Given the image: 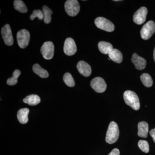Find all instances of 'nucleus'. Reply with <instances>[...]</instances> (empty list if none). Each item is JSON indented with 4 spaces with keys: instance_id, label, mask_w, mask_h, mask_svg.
Listing matches in <instances>:
<instances>
[{
    "instance_id": "f257e3e1",
    "label": "nucleus",
    "mask_w": 155,
    "mask_h": 155,
    "mask_svg": "<svg viewBox=\"0 0 155 155\" xmlns=\"http://www.w3.org/2000/svg\"><path fill=\"white\" fill-rule=\"evenodd\" d=\"M125 104L130 106L133 110H138L140 108V103L138 96L134 92L126 91L123 94Z\"/></svg>"
},
{
    "instance_id": "f03ea898",
    "label": "nucleus",
    "mask_w": 155,
    "mask_h": 155,
    "mask_svg": "<svg viewBox=\"0 0 155 155\" xmlns=\"http://www.w3.org/2000/svg\"><path fill=\"white\" fill-rule=\"evenodd\" d=\"M119 135V130L118 125L116 122H111L108 127L106 137V142L113 144L118 140Z\"/></svg>"
},
{
    "instance_id": "7ed1b4c3",
    "label": "nucleus",
    "mask_w": 155,
    "mask_h": 155,
    "mask_svg": "<svg viewBox=\"0 0 155 155\" xmlns=\"http://www.w3.org/2000/svg\"><path fill=\"white\" fill-rule=\"evenodd\" d=\"M80 6L76 0H68L65 3V9L67 14L71 17H75L80 11Z\"/></svg>"
},
{
    "instance_id": "20e7f679",
    "label": "nucleus",
    "mask_w": 155,
    "mask_h": 155,
    "mask_svg": "<svg viewBox=\"0 0 155 155\" xmlns=\"http://www.w3.org/2000/svg\"><path fill=\"white\" fill-rule=\"evenodd\" d=\"M94 22L97 28L108 32H112L115 29L113 22L104 17H97L95 20Z\"/></svg>"
},
{
    "instance_id": "39448f33",
    "label": "nucleus",
    "mask_w": 155,
    "mask_h": 155,
    "mask_svg": "<svg viewBox=\"0 0 155 155\" xmlns=\"http://www.w3.org/2000/svg\"><path fill=\"white\" fill-rule=\"evenodd\" d=\"M17 38L19 47L21 48H25L28 46L30 41V33L26 29H22L17 33Z\"/></svg>"
},
{
    "instance_id": "423d86ee",
    "label": "nucleus",
    "mask_w": 155,
    "mask_h": 155,
    "mask_svg": "<svg viewBox=\"0 0 155 155\" xmlns=\"http://www.w3.org/2000/svg\"><path fill=\"white\" fill-rule=\"evenodd\" d=\"M155 31L154 22L150 20L143 25L140 30V35L142 38L145 40L149 39L152 36Z\"/></svg>"
},
{
    "instance_id": "0eeeda50",
    "label": "nucleus",
    "mask_w": 155,
    "mask_h": 155,
    "mask_svg": "<svg viewBox=\"0 0 155 155\" xmlns=\"http://www.w3.org/2000/svg\"><path fill=\"white\" fill-rule=\"evenodd\" d=\"M54 51V46L51 41H47L45 42L41 48L43 57L46 60H51L53 58Z\"/></svg>"
},
{
    "instance_id": "6e6552de",
    "label": "nucleus",
    "mask_w": 155,
    "mask_h": 155,
    "mask_svg": "<svg viewBox=\"0 0 155 155\" xmlns=\"http://www.w3.org/2000/svg\"><path fill=\"white\" fill-rule=\"evenodd\" d=\"M91 86L97 93H103L107 89V84L104 80L102 78L96 77L91 82Z\"/></svg>"
},
{
    "instance_id": "1a4fd4ad",
    "label": "nucleus",
    "mask_w": 155,
    "mask_h": 155,
    "mask_svg": "<svg viewBox=\"0 0 155 155\" xmlns=\"http://www.w3.org/2000/svg\"><path fill=\"white\" fill-rule=\"evenodd\" d=\"M1 32L5 44L9 46H12L14 44V38L10 25L9 24L5 25L2 28Z\"/></svg>"
},
{
    "instance_id": "9d476101",
    "label": "nucleus",
    "mask_w": 155,
    "mask_h": 155,
    "mask_svg": "<svg viewBox=\"0 0 155 155\" xmlns=\"http://www.w3.org/2000/svg\"><path fill=\"white\" fill-rule=\"evenodd\" d=\"M147 9L144 7H141L134 13L133 16V21L137 25H141L146 20Z\"/></svg>"
},
{
    "instance_id": "9b49d317",
    "label": "nucleus",
    "mask_w": 155,
    "mask_h": 155,
    "mask_svg": "<svg viewBox=\"0 0 155 155\" xmlns=\"http://www.w3.org/2000/svg\"><path fill=\"white\" fill-rule=\"evenodd\" d=\"M64 52L68 56L75 54L77 51V47L74 40L71 38L66 39L64 43Z\"/></svg>"
},
{
    "instance_id": "f8f14e48",
    "label": "nucleus",
    "mask_w": 155,
    "mask_h": 155,
    "mask_svg": "<svg viewBox=\"0 0 155 155\" xmlns=\"http://www.w3.org/2000/svg\"><path fill=\"white\" fill-rule=\"evenodd\" d=\"M77 68L79 73L84 77H88L91 74V67L87 63L84 61H79L78 63Z\"/></svg>"
},
{
    "instance_id": "ddd939ff",
    "label": "nucleus",
    "mask_w": 155,
    "mask_h": 155,
    "mask_svg": "<svg viewBox=\"0 0 155 155\" xmlns=\"http://www.w3.org/2000/svg\"><path fill=\"white\" fill-rule=\"evenodd\" d=\"M131 61L135 66L136 69L138 70H143L146 66L147 61L145 59L140 57L136 53H134L132 55Z\"/></svg>"
},
{
    "instance_id": "4468645a",
    "label": "nucleus",
    "mask_w": 155,
    "mask_h": 155,
    "mask_svg": "<svg viewBox=\"0 0 155 155\" xmlns=\"http://www.w3.org/2000/svg\"><path fill=\"white\" fill-rule=\"evenodd\" d=\"M29 113V110L28 108H22L18 111L17 114V118L20 123L25 124L28 122Z\"/></svg>"
},
{
    "instance_id": "2eb2a0df",
    "label": "nucleus",
    "mask_w": 155,
    "mask_h": 155,
    "mask_svg": "<svg viewBox=\"0 0 155 155\" xmlns=\"http://www.w3.org/2000/svg\"><path fill=\"white\" fill-rule=\"evenodd\" d=\"M138 134L140 137L147 138V137L149 131V125L147 122H139L138 124Z\"/></svg>"
},
{
    "instance_id": "dca6fc26",
    "label": "nucleus",
    "mask_w": 155,
    "mask_h": 155,
    "mask_svg": "<svg viewBox=\"0 0 155 155\" xmlns=\"http://www.w3.org/2000/svg\"><path fill=\"white\" fill-rule=\"evenodd\" d=\"M108 55L110 60L118 64L121 63L123 60L122 53L116 49H113Z\"/></svg>"
},
{
    "instance_id": "f3484780",
    "label": "nucleus",
    "mask_w": 155,
    "mask_h": 155,
    "mask_svg": "<svg viewBox=\"0 0 155 155\" xmlns=\"http://www.w3.org/2000/svg\"><path fill=\"white\" fill-rule=\"evenodd\" d=\"M98 47L100 51L105 54H109L113 49V46L110 43L106 41L100 42L98 45Z\"/></svg>"
},
{
    "instance_id": "a211bd4d",
    "label": "nucleus",
    "mask_w": 155,
    "mask_h": 155,
    "mask_svg": "<svg viewBox=\"0 0 155 155\" xmlns=\"http://www.w3.org/2000/svg\"><path fill=\"white\" fill-rule=\"evenodd\" d=\"M23 101L25 104L33 106L39 104L41 102V99L37 95L31 94L25 97Z\"/></svg>"
},
{
    "instance_id": "6ab92c4d",
    "label": "nucleus",
    "mask_w": 155,
    "mask_h": 155,
    "mask_svg": "<svg viewBox=\"0 0 155 155\" xmlns=\"http://www.w3.org/2000/svg\"><path fill=\"white\" fill-rule=\"evenodd\" d=\"M34 72L41 78H47L49 76V73L45 69H43L39 64H34L32 67Z\"/></svg>"
},
{
    "instance_id": "aec40b11",
    "label": "nucleus",
    "mask_w": 155,
    "mask_h": 155,
    "mask_svg": "<svg viewBox=\"0 0 155 155\" xmlns=\"http://www.w3.org/2000/svg\"><path fill=\"white\" fill-rule=\"evenodd\" d=\"M42 12L44 15V21L45 23L48 24L51 21V15L53 14L52 11L47 6H43Z\"/></svg>"
},
{
    "instance_id": "412c9836",
    "label": "nucleus",
    "mask_w": 155,
    "mask_h": 155,
    "mask_svg": "<svg viewBox=\"0 0 155 155\" xmlns=\"http://www.w3.org/2000/svg\"><path fill=\"white\" fill-rule=\"evenodd\" d=\"M14 7L15 10L22 13H25L28 11L27 7L22 1L15 0L14 1Z\"/></svg>"
},
{
    "instance_id": "4be33fe9",
    "label": "nucleus",
    "mask_w": 155,
    "mask_h": 155,
    "mask_svg": "<svg viewBox=\"0 0 155 155\" xmlns=\"http://www.w3.org/2000/svg\"><path fill=\"white\" fill-rule=\"evenodd\" d=\"M142 82L146 87H151L153 85V81L150 75L147 73H143L140 76Z\"/></svg>"
},
{
    "instance_id": "5701e85b",
    "label": "nucleus",
    "mask_w": 155,
    "mask_h": 155,
    "mask_svg": "<svg viewBox=\"0 0 155 155\" xmlns=\"http://www.w3.org/2000/svg\"><path fill=\"white\" fill-rule=\"evenodd\" d=\"M21 74V72L18 69H16L13 73V76L7 80V84L9 85H14L17 83V79Z\"/></svg>"
},
{
    "instance_id": "b1692460",
    "label": "nucleus",
    "mask_w": 155,
    "mask_h": 155,
    "mask_svg": "<svg viewBox=\"0 0 155 155\" xmlns=\"http://www.w3.org/2000/svg\"><path fill=\"white\" fill-rule=\"evenodd\" d=\"M63 79H64V82H65L67 86H69V87H73L75 86V81H74L72 75L70 73H68V72L65 73L64 75Z\"/></svg>"
},
{
    "instance_id": "393cba45",
    "label": "nucleus",
    "mask_w": 155,
    "mask_h": 155,
    "mask_svg": "<svg viewBox=\"0 0 155 155\" xmlns=\"http://www.w3.org/2000/svg\"><path fill=\"white\" fill-rule=\"evenodd\" d=\"M138 146L139 148L143 152L148 153L149 152V145L146 140H140L138 143Z\"/></svg>"
},
{
    "instance_id": "a878e982",
    "label": "nucleus",
    "mask_w": 155,
    "mask_h": 155,
    "mask_svg": "<svg viewBox=\"0 0 155 155\" xmlns=\"http://www.w3.org/2000/svg\"><path fill=\"white\" fill-rule=\"evenodd\" d=\"M35 17H38L40 20L44 19V15L42 11L40 10H34L32 14L30 15L31 20H33Z\"/></svg>"
},
{
    "instance_id": "bb28decb",
    "label": "nucleus",
    "mask_w": 155,
    "mask_h": 155,
    "mask_svg": "<svg viewBox=\"0 0 155 155\" xmlns=\"http://www.w3.org/2000/svg\"><path fill=\"white\" fill-rule=\"evenodd\" d=\"M108 155H120V152L118 149H114Z\"/></svg>"
},
{
    "instance_id": "cd10ccee",
    "label": "nucleus",
    "mask_w": 155,
    "mask_h": 155,
    "mask_svg": "<svg viewBox=\"0 0 155 155\" xmlns=\"http://www.w3.org/2000/svg\"><path fill=\"white\" fill-rule=\"evenodd\" d=\"M150 134L152 137L154 142L155 143V127L150 131Z\"/></svg>"
},
{
    "instance_id": "c85d7f7f",
    "label": "nucleus",
    "mask_w": 155,
    "mask_h": 155,
    "mask_svg": "<svg viewBox=\"0 0 155 155\" xmlns=\"http://www.w3.org/2000/svg\"><path fill=\"white\" fill-rule=\"evenodd\" d=\"M153 59L155 62V47L153 51Z\"/></svg>"
}]
</instances>
